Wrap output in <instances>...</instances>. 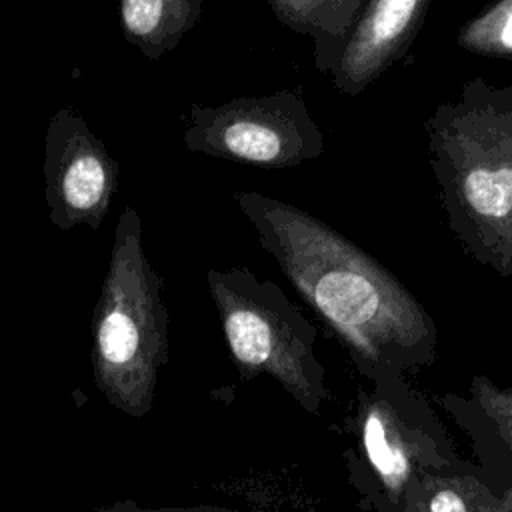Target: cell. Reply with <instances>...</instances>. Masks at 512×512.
Wrapping results in <instances>:
<instances>
[{"mask_svg":"<svg viewBox=\"0 0 512 512\" xmlns=\"http://www.w3.org/2000/svg\"><path fill=\"white\" fill-rule=\"evenodd\" d=\"M292 32L312 38L314 64L330 74L368 0H266Z\"/></svg>","mask_w":512,"mask_h":512,"instance_id":"30bf717a","label":"cell"},{"mask_svg":"<svg viewBox=\"0 0 512 512\" xmlns=\"http://www.w3.org/2000/svg\"><path fill=\"white\" fill-rule=\"evenodd\" d=\"M370 382L358 388L346 422L348 482L366 512H398L406 494L428 474L460 466L462 458L442 420L406 374L392 366L356 370Z\"/></svg>","mask_w":512,"mask_h":512,"instance_id":"277c9868","label":"cell"},{"mask_svg":"<svg viewBox=\"0 0 512 512\" xmlns=\"http://www.w3.org/2000/svg\"><path fill=\"white\" fill-rule=\"evenodd\" d=\"M44 180L50 222L70 232L98 230L118 190L120 166L74 110H58L44 140Z\"/></svg>","mask_w":512,"mask_h":512,"instance_id":"52a82bcc","label":"cell"},{"mask_svg":"<svg viewBox=\"0 0 512 512\" xmlns=\"http://www.w3.org/2000/svg\"><path fill=\"white\" fill-rule=\"evenodd\" d=\"M430 166L464 250L512 278V86L464 84L426 120Z\"/></svg>","mask_w":512,"mask_h":512,"instance_id":"7a4b0ae2","label":"cell"},{"mask_svg":"<svg viewBox=\"0 0 512 512\" xmlns=\"http://www.w3.org/2000/svg\"><path fill=\"white\" fill-rule=\"evenodd\" d=\"M434 400L468 436L484 480L502 498L512 488V388L476 374L466 396L444 392Z\"/></svg>","mask_w":512,"mask_h":512,"instance_id":"9c48e42d","label":"cell"},{"mask_svg":"<svg viewBox=\"0 0 512 512\" xmlns=\"http://www.w3.org/2000/svg\"><path fill=\"white\" fill-rule=\"evenodd\" d=\"M496 492L476 462L428 474L404 498L398 512H496Z\"/></svg>","mask_w":512,"mask_h":512,"instance_id":"7c38bea8","label":"cell"},{"mask_svg":"<svg viewBox=\"0 0 512 512\" xmlns=\"http://www.w3.org/2000/svg\"><path fill=\"white\" fill-rule=\"evenodd\" d=\"M184 124L190 152L258 168H290L324 152L320 126L292 90L242 96L216 108L192 104Z\"/></svg>","mask_w":512,"mask_h":512,"instance_id":"8992f818","label":"cell"},{"mask_svg":"<svg viewBox=\"0 0 512 512\" xmlns=\"http://www.w3.org/2000/svg\"><path fill=\"white\" fill-rule=\"evenodd\" d=\"M432 0H368L332 68V84L346 96L360 94L404 58Z\"/></svg>","mask_w":512,"mask_h":512,"instance_id":"ba28073f","label":"cell"},{"mask_svg":"<svg viewBox=\"0 0 512 512\" xmlns=\"http://www.w3.org/2000/svg\"><path fill=\"white\" fill-rule=\"evenodd\" d=\"M260 246L346 348L356 370L414 374L436 360V322L378 260L316 216L260 192H234Z\"/></svg>","mask_w":512,"mask_h":512,"instance_id":"6da1fadb","label":"cell"},{"mask_svg":"<svg viewBox=\"0 0 512 512\" xmlns=\"http://www.w3.org/2000/svg\"><path fill=\"white\" fill-rule=\"evenodd\" d=\"M162 284L142 246L140 214L126 206L90 322V366L98 392L130 418L152 410L158 374L168 362L170 316Z\"/></svg>","mask_w":512,"mask_h":512,"instance_id":"3957f363","label":"cell"},{"mask_svg":"<svg viewBox=\"0 0 512 512\" xmlns=\"http://www.w3.org/2000/svg\"><path fill=\"white\" fill-rule=\"evenodd\" d=\"M204 0H120V24L126 40L156 60L178 46L198 22Z\"/></svg>","mask_w":512,"mask_h":512,"instance_id":"8fae6325","label":"cell"},{"mask_svg":"<svg viewBox=\"0 0 512 512\" xmlns=\"http://www.w3.org/2000/svg\"><path fill=\"white\" fill-rule=\"evenodd\" d=\"M92 512H266V510H236L222 508L212 504H196V506H144L134 500H116L110 504H100Z\"/></svg>","mask_w":512,"mask_h":512,"instance_id":"5bb4252c","label":"cell"},{"mask_svg":"<svg viewBox=\"0 0 512 512\" xmlns=\"http://www.w3.org/2000/svg\"><path fill=\"white\" fill-rule=\"evenodd\" d=\"M496 512H512V488L498 500Z\"/></svg>","mask_w":512,"mask_h":512,"instance_id":"9a60e30c","label":"cell"},{"mask_svg":"<svg viewBox=\"0 0 512 512\" xmlns=\"http://www.w3.org/2000/svg\"><path fill=\"white\" fill-rule=\"evenodd\" d=\"M466 52L512 62V0H494L458 32Z\"/></svg>","mask_w":512,"mask_h":512,"instance_id":"4fadbf2b","label":"cell"},{"mask_svg":"<svg viewBox=\"0 0 512 512\" xmlns=\"http://www.w3.org/2000/svg\"><path fill=\"white\" fill-rule=\"evenodd\" d=\"M206 284L240 380L270 376L304 412L320 416L330 392L314 324L274 280L244 266L210 268Z\"/></svg>","mask_w":512,"mask_h":512,"instance_id":"5b68a950","label":"cell"}]
</instances>
